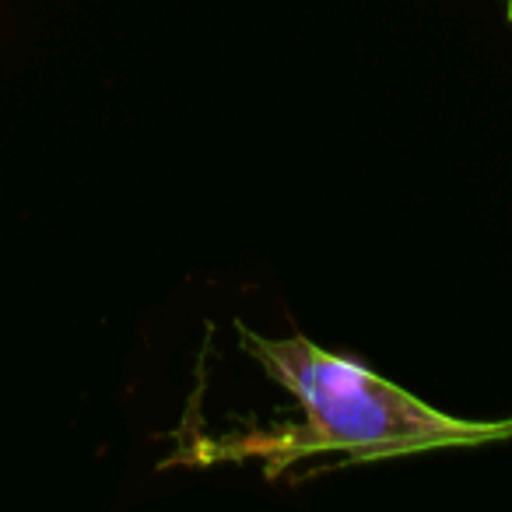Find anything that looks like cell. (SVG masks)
I'll return each instance as SVG.
<instances>
[{
    "mask_svg": "<svg viewBox=\"0 0 512 512\" xmlns=\"http://www.w3.org/2000/svg\"><path fill=\"white\" fill-rule=\"evenodd\" d=\"M235 337L274 383L299 400L302 421L274 432L204 439L183 456L186 463L260 460L267 477H281L295 460L320 453L376 463L512 439V418H456L306 337H264L246 323H235Z\"/></svg>",
    "mask_w": 512,
    "mask_h": 512,
    "instance_id": "6da1fadb",
    "label": "cell"
},
{
    "mask_svg": "<svg viewBox=\"0 0 512 512\" xmlns=\"http://www.w3.org/2000/svg\"><path fill=\"white\" fill-rule=\"evenodd\" d=\"M505 4V15H509V22H512V0H502Z\"/></svg>",
    "mask_w": 512,
    "mask_h": 512,
    "instance_id": "7a4b0ae2",
    "label": "cell"
}]
</instances>
